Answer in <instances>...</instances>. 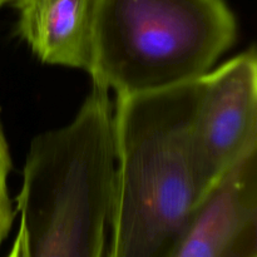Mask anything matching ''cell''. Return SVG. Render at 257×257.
<instances>
[{"label":"cell","instance_id":"cell-8","mask_svg":"<svg viewBox=\"0 0 257 257\" xmlns=\"http://www.w3.org/2000/svg\"><path fill=\"white\" fill-rule=\"evenodd\" d=\"M7 257H24V252H23L22 235H20L19 232L17 233V237H15L12 248H10L9 253H8Z\"/></svg>","mask_w":257,"mask_h":257},{"label":"cell","instance_id":"cell-5","mask_svg":"<svg viewBox=\"0 0 257 257\" xmlns=\"http://www.w3.org/2000/svg\"><path fill=\"white\" fill-rule=\"evenodd\" d=\"M171 257H257V146L200 201Z\"/></svg>","mask_w":257,"mask_h":257},{"label":"cell","instance_id":"cell-4","mask_svg":"<svg viewBox=\"0 0 257 257\" xmlns=\"http://www.w3.org/2000/svg\"><path fill=\"white\" fill-rule=\"evenodd\" d=\"M191 130V161L201 197L253 146H257V55L255 47L198 79Z\"/></svg>","mask_w":257,"mask_h":257},{"label":"cell","instance_id":"cell-3","mask_svg":"<svg viewBox=\"0 0 257 257\" xmlns=\"http://www.w3.org/2000/svg\"><path fill=\"white\" fill-rule=\"evenodd\" d=\"M227 0H95L92 82L115 97L193 82L237 39Z\"/></svg>","mask_w":257,"mask_h":257},{"label":"cell","instance_id":"cell-1","mask_svg":"<svg viewBox=\"0 0 257 257\" xmlns=\"http://www.w3.org/2000/svg\"><path fill=\"white\" fill-rule=\"evenodd\" d=\"M198 79L115 97L105 257H171L187 230L202 200L191 161Z\"/></svg>","mask_w":257,"mask_h":257},{"label":"cell","instance_id":"cell-2","mask_svg":"<svg viewBox=\"0 0 257 257\" xmlns=\"http://www.w3.org/2000/svg\"><path fill=\"white\" fill-rule=\"evenodd\" d=\"M113 175V104L92 83L72 122L30 143L17 197L24 257H105Z\"/></svg>","mask_w":257,"mask_h":257},{"label":"cell","instance_id":"cell-6","mask_svg":"<svg viewBox=\"0 0 257 257\" xmlns=\"http://www.w3.org/2000/svg\"><path fill=\"white\" fill-rule=\"evenodd\" d=\"M15 33L42 63L82 69L93 63L95 0H13Z\"/></svg>","mask_w":257,"mask_h":257},{"label":"cell","instance_id":"cell-7","mask_svg":"<svg viewBox=\"0 0 257 257\" xmlns=\"http://www.w3.org/2000/svg\"><path fill=\"white\" fill-rule=\"evenodd\" d=\"M12 171L9 146L0 123V247L9 235L15 217V210L8 188V177Z\"/></svg>","mask_w":257,"mask_h":257},{"label":"cell","instance_id":"cell-9","mask_svg":"<svg viewBox=\"0 0 257 257\" xmlns=\"http://www.w3.org/2000/svg\"><path fill=\"white\" fill-rule=\"evenodd\" d=\"M13 0H0V8L3 7V5H5V4H8V3H12Z\"/></svg>","mask_w":257,"mask_h":257}]
</instances>
